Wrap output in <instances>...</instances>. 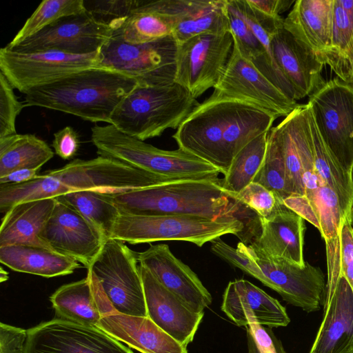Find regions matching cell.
I'll list each match as a JSON object with an SVG mask.
<instances>
[{"label": "cell", "mask_w": 353, "mask_h": 353, "mask_svg": "<svg viewBox=\"0 0 353 353\" xmlns=\"http://www.w3.org/2000/svg\"><path fill=\"white\" fill-rule=\"evenodd\" d=\"M137 85L123 73L92 67L32 88L25 93L23 103L110 124L115 109Z\"/></svg>", "instance_id": "3957f363"}, {"label": "cell", "mask_w": 353, "mask_h": 353, "mask_svg": "<svg viewBox=\"0 0 353 353\" xmlns=\"http://www.w3.org/2000/svg\"><path fill=\"white\" fill-rule=\"evenodd\" d=\"M350 180H351V182H352V186H353V166L351 169V171L350 172Z\"/></svg>", "instance_id": "f5cc1de1"}, {"label": "cell", "mask_w": 353, "mask_h": 353, "mask_svg": "<svg viewBox=\"0 0 353 353\" xmlns=\"http://www.w3.org/2000/svg\"><path fill=\"white\" fill-rule=\"evenodd\" d=\"M271 47L276 63L295 92L296 101L310 97L325 83L321 74L324 65L283 24L273 33Z\"/></svg>", "instance_id": "d4e9b609"}, {"label": "cell", "mask_w": 353, "mask_h": 353, "mask_svg": "<svg viewBox=\"0 0 353 353\" xmlns=\"http://www.w3.org/2000/svg\"><path fill=\"white\" fill-rule=\"evenodd\" d=\"M137 253L123 242L106 241L90 267L121 314L148 316Z\"/></svg>", "instance_id": "30bf717a"}, {"label": "cell", "mask_w": 353, "mask_h": 353, "mask_svg": "<svg viewBox=\"0 0 353 353\" xmlns=\"http://www.w3.org/2000/svg\"><path fill=\"white\" fill-rule=\"evenodd\" d=\"M268 132L260 134L246 144L234 156L221 180L222 188L233 196L253 182L265 158Z\"/></svg>", "instance_id": "d590c367"}, {"label": "cell", "mask_w": 353, "mask_h": 353, "mask_svg": "<svg viewBox=\"0 0 353 353\" xmlns=\"http://www.w3.org/2000/svg\"><path fill=\"white\" fill-rule=\"evenodd\" d=\"M137 259L140 265L194 312L204 313L211 304L212 297L198 276L172 254L168 245H150L137 253Z\"/></svg>", "instance_id": "d6986e66"}, {"label": "cell", "mask_w": 353, "mask_h": 353, "mask_svg": "<svg viewBox=\"0 0 353 353\" xmlns=\"http://www.w3.org/2000/svg\"><path fill=\"white\" fill-rule=\"evenodd\" d=\"M52 146L55 154L62 159H71L80 147L79 134L72 127H64L54 134Z\"/></svg>", "instance_id": "ee69618b"}, {"label": "cell", "mask_w": 353, "mask_h": 353, "mask_svg": "<svg viewBox=\"0 0 353 353\" xmlns=\"http://www.w3.org/2000/svg\"><path fill=\"white\" fill-rule=\"evenodd\" d=\"M56 200L40 237L53 250L74 259L88 269L106 241L76 210Z\"/></svg>", "instance_id": "ac0fdd59"}, {"label": "cell", "mask_w": 353, "mask_h": 353, "mask_svg": "<svg viewBox=\"0 0 353 353\" xmlns=\"http://www.w3.org/2000/svg\"><path fill=\"white\" fill-rule=\"evenodd\" d=\"M110 195L119 213L125 214L242 220L240 217L250 210L227 192L219 179L181 180Z\"/></svg>", "instance_id": "277c9868"}, {"label": "cell", "mask_w": 353, "mask_h": 353, "mask_svg": "<svg viewBox=\"0 0 353 353\" xmlns=\"http://www.w3.org/2000/svg\"><path fill=\"white\" fill-rule=\"evenodd\" d=\"M53 156L48 143L34 134L0 137V178L18 170H39Z\"/></svg>", "instance_id": "d6a6232c"}, {"label": "cell", "mask_w": 353, "mask_h": 353, "mask_svg": "<svg viewBox=\"0 0 353 353\" xmlns=\"http://www.w3.org/2000/svg\"><path fill=\"white\" fill-rule=\"evenodd\" d=\"M212 94L252 103L277 118L287 117L301 105L243 58L234 45L226 68Z\"/></svg>", "instance_id": "2e32d148"}, {"label": "cell", "mask_w": 353, "mask_h": 353, "mask_svg": "<svg viewBox=\"0 0 353 353\" xmlns=\"http://www.w3.org/2000/svg\"><path fill=\"white\" fill-rule=\"evenodd\" d=\"M97 327L141 353H188L181 345L148 316L116 312L102 317Z\"/></svg>", "instance_id": "484cf974"}, {"label": "cell", "mask_w": 353, "mask_h": 353, "mask_svg": "<svg viewBox=\"0 0 353 353\" xmlns=\"http://www.w3.org/2000/svg\"><path fill=\"white\" fill-rule=\"evenodd\" d=\"M248 353H261L255 339L249 329L247 328Z\"/></svg>", "instance_id": "f907efd6"}, {"label": "cell", "mask_w": 353, "mask_h": 353, "mask_svg": "<svg viewBox=\"0 0 353 353\" xmlns=\"http://www.w3.org/2000/svg\"><path fill=\"white\" fill-rule=\"evenodd\" d=\"M85 11L83 0H43L6 47H14L63 17Z\"/></svg>", "instance_id": "8d00e7d4"}, {"label": "cell", "mask_w": 353, "mask_h": 353, "mask_svg": "<svg viewBox=\"0 0 353 353\" xmlns=\"http://www.w3.org/2000/svg\"><path fill=\"white\" fill-rule=\"evenodd\" d=\"M85 3L89 5L85 4L88 11L98 20L111 26L116 30L137 8L140 1L110 0Z\"/></svg>", "instance_id": "f35d334b"}, {"label": "cell", "mask_w": 353, "mask_h": 353, "mask_svg": "<svg viewBox=\"0 0 353 353\" xmlns=\"http://www.w3.org/2000/svg\"><path fill=\"white\" fill-rule=\"evenodd\" d=\"M277 117L252 103L212 94L190 114L172 137L182 148L226 174L234 156L269 132Z\"/></svg>", "instance_id": "6da1fadb"}, {"label": "cell", "mask_w": 353, "mask_h": 353, "mask_svg": "<svg viewBox=\"0 0 353 353\" xmlns=\"http://www.w3.org/2000/svg\"><path fill=\"white\" fill-rule=\"evenodd\" d=\"M91 140L99 156L154 174L186 179H217L214 165L179 148L165 150L127 135L114 125H95Z\"/></svg>", "instance_id": "8992f818"}, {"label": "cell", "mask_w": 353, "mask_h": 353, "mask_svg": "<svg viewBox=\"0 0 353 353\" xmlns=\"http://www.w3.org/2000/svg\"><path fill=\"white\" fill-rule=\"evenodd\" d=\"M114 29L89 11L63 17L36 34L9 48L19 52L59 51L85 54L99 51Z\"/></svg>", "instance_id": "9a60e30c"}, {"label": "cell", "mask_w": 353, "mask_h": 353, "mask_svg": "<svg viewBox=\"0 0 353 353\" xmlns=\"http://www.w3.org/2000/svg\"><path fill=\"white\" fill-rule=\"evenodd\" d=\"M99 50L85 54L59 51L0 50V70L14 88L26 93L72 73L97 67Z\"/></svg>", "instance_id": "7c38bea8"}, {"label": "cell", "mask_w": 353, "mask_h": 353, "mask_svg": "<svg viewBox=\"0 0 353 353\" xmlns=\"http://www.w3.org/2000/svg\"><path fill=\"white\" fill-rule=\"evenodd\" d=\"M177 43L172 34L141 44H131L113 34L99 50L97 67L123 73L138 84L156 86L174 81Z\"/></svg>", "instance_id": "ba28073f"}, {"label": "cell", "mask_w": 353, "mask_h": 353, "mask_svg": "<svg viewBox=\"0 0 353 353\" xmlns=\"http://www.w3.org/2000/svg\"><path fill=\"white\" fill-rule=\"evenodd\" d=\"M36 170L22 169L10 172L0 178V184L21 183L32 180L37 174Z\"/></svg>", "instance_id": "681fc988"}, {"label": "cell", "mask_w": 353, "mask_h": 353, "mask_svg": "<svg viewBox=\"0 0 353 353\" xmlns=\"http://www.w3.org/2000/svg\"><path fill=\"white\" fill-rule=\"evenodd\" d=\"M8 279V273L6 270L3 269V268H1V272H0V281L1 282H3L7 281Z\"/></svg>", "instance_id": "816d5d0a"}, {"label": "cell", "mask_w": 353, "mask_h": 353, "mask_svg": "<svg viewBox=\"0 0 353 353\" xmlns=\"http://www.w3.org/2000/svg\"><path fill=\"white\" fill-rule=\"evenodd\" d=\"M200 103L183 86L137 85L115 109L110 124L141 141L178 129Z\"/></svg>", "instance_id": "5b68a950"}, {"label": "cell", "mask_w": 353, "mask_h": 353, "mask_svg": "<svg viewBox=\"0 0 353 353\" xmlns=\"http://www.w3.org/2000/svg\"><path fill=\"white\" fill-rule=\"evenodd\" d=\"M148 316L181 345L192 341L204 313L192 310L139 265Z\"/></svg>", "instance_id": "44dd1931"}, {"label": "cell", "mask_w": 353, "mask_h": 353, "mask_svg": "<svg viewBox=\"0 0 353 353\" xmlns=\"http://www.w3.org/2000/svg\"><path fill=\"white\" fill-rule=\"evenodd\" d=\"M253 182L272 191L282 201L292 194L288 180L282 147L274 127L268 132L265 158Z\"/></svg>", "instance_id": "74e56055"}, {"label": "cell", "mask_w": 353, "mask_h": 353, "mask_svg": "<svg viewBox=\"0 0 353 353\" xmlns=\"http://www.w3.org/2000/svg\"><path fill=\"white\" fill-rule=\"evenodd\" d=\"M110 194L84 190L70 192L56 199L76 210L108 241L120 214Z\"/></svg>", "instance_id": "836d02e7"}, {"label": "cell", "mask_w": 353, "mask_h": 353, "mask_svg": "<svg viewBox=\"0 0 353 353\" xmlns=\"http://www.w3.org/2000/svg\"><path fill=\"white\" fill-rule=\"evenodd\" d=\"M181 180L188 179L154 174L101 156L90 160L74 159L31 181L0 184V212L5 214L19 203L56 198L77 191L119 194Z\"/></svg>", "instance_id": "7a4b0ae2"}, {"label": "cell", "mask_w": 353, "mask_h": 353, "mask_svg": "<svg viewBox=\"0 0 353 353\" xmlns=\"http://www.w3.org/2000/svg\"><path fill=\"white\" fill-rule=\"evenodd\" d=\"M348 353H353V350H351V351H350V352H348Z\"/></svg>", "instance_id": "11a10c76"}, {"label": "cell", "mask_w": 353, "mask_h": 353, "mask_svg": "<svg viewBox=\"0 0 353 353\" xmlns=\"http://www.w3.org/2000/svg\"><path fill=\"white\" fill-rule=\"evenodd\" d=\"M253 334L261 353H286L281 341L276 339L270 327L259 324L246 326Z\"/></svg>", "instance_id": "bcb514c9"}, {"label": "cell", "mask_w": 353, "mask_h": 353, "mask_svg": "<svg viewBox=\"0 0 353 353\" xmlns=\"http://www.w3.org/2000/svg\"><path fill=\"white\" fill-rule=\"evenodd\" d=\"M334 0H296L283 20L285 29L315 54L325 51L332 37Z\"/></svg>", "instance_id": "4316f807"}, {"label": "cell", "mask_w": 353, "mask_h": 353, "mask_svg": "<svg viewBox=\"0 0 353 353\" xmlns=\"http://www.w3.org/2000/svg\"><path fill=\"white\" fill-rule=\"evenodd\" d=\"M27 330L0 323V353H24Z\"/></svg>", "instance_id": "f6af8a7d"}, {"label": "cell", "mask_w": 353, "mask_h": 353, "mask_svg": "<svg viewBox=\"0 0 353 353\" xmlns=\"http://www.w3.org/2000/svg\"><path fill=\"white\" fill-rule=\"evenodd\" d=\"M245 229L238 218L214 220L193 215H132L120 214L110 239L130 244L164 241L192 243L202 247L225 234L239 238Z\"/></svg>", "instance_id": "52a82bcc"}, {"label": "cell", "mask_w": 353, "mask_h": 353, "mask_svg": "<svg viewBox=\"0 0 353 353\" xmlns=\"http://www.w3.org/2000/svg\"><path fill=\"white\" fill-rule=\"evenodd\" d=\"M56 201V198L28 201L10 208L1 219L0 247L28 245L51 249L40 235L52 214Z\"/></svg>", "instance_id": "83f0119b"}, {"label": "cell", "mask_w": 353, "mask_h": 353, "mask_svg": "<svg viewBox=\"0 0 353 353\" xmlns=\"http://www.w3.org/2000/svg\"><path fill=\"white\" fill-rule=\"evenodd\" d=\"M234 197L262 218L270 216L282 202L274 192L256 182L250 183Z\"/></svg>", "instance_id": "ab89813d"}, {"label": "cell", "mask_w": 353, "mask_h": 353, "mask_svg": "<svg viewBox=\"0 0 353 353\" xmlns=\"http://www.w3.org/2000/svg\"><path fill=\"white\" fill-rule=\"evenodd\" d=\"M237 247L260 268L265 278L263 284L279 293L286 302L307 312L321 309L326 281L319 268L307 262L300 267L283 259L269 257L242 241Z\"/></svg>", "instance_id": "4fadbf2b"}, {"label": "cell", "mask_w": 353, "mask_h": 353, "mask_svg": "<svg viewBox=\"0 0 353 353\" xmlns=\"http://www.w3.org/2000/svg\"><path fill=\"white\" fill-rule=\"evenodd\" d=\"M113 34L131 44L152 42L172 34L174 22L170 16L140 6Z\"/></svg>", "instance_id": "e575fe53"}, {"label": "cell", "mask_w": 353, "mask_h": 353, "mask_svg": "<svg viewBox=\"0 0 353 353\" xmlns=\"http://www.w3.org/2000/svg\"><path fill=\"white\" fill-rule=\"evenodd\" d=\"M323 316L309 353H348L353 350V292L336 269L327 270Z\"/></svg>", "instance_id": "e0dca14e"}, {"label": "cell", "mask_w": 353, "mask_h": 353, "mask_svg": "<svg viewBox=\"0 0 353 353\" xmlns=\"http://www.w3.org/2000/svg\"><path fill=\"white\" fill-rule=\"evenodd\" d=\"M283 203L302 219L313 225L319 231L320 230L318 216L310 201L305 195L292 194L284 199Z\"/></svg>", "instance_id": "7dc6e473"}, {"label": "cell", "mask_w": 353, "mask_h": 353, "mask_svg": "<svg viewBox=\"0 0 353 353\" xmlns=\"http://www.w3.org/2000/svg\"><path fill=\"white\" fill-rule=\"evenodd\" d=\"M352 221H342L339 230V264L341 275L347 280L353 292V235Z\"/></svg>", "instance_id": "7bdbcfd3"}, {"label": "cell", "mask_w": 353, "mask_h": 353, "mask_svg": "<svg viewBox=\"0 0 353 353\" xmlns=\"http://www.w3.org/2000/svg\"><path fill=\"white\" fill-rule=\"evenodd\" d=\"M256 11L270 17H278L294 3V0H246Z\"/></svg>", "instance_id": "c3c4849f"}, {"label": "cell", "mask_w": 353, "mask_h": 353, "mask_svg": "<svg viewBox=\"0 0 353 353\" xmlns=\"http://www.w3.org/2000/svg\"><path fill=\"white\" fill-rule=\"evenodd\" d=\"M227 12L234 45L241 55L286 96L296 101L295 92L276 63L272 51L267 50L252 32L236 0H227Z\"/></svg>", "instance_id": "f1b7e54d"}, {"label": "cell", "mask_w": 353, "mask_h": 353, "mask_svg": "<svg viewBox=\"0 0 353 353\" xmlns=\"http://www.w3.org/2000/svg\"><path fill=\"white\" fill-rule=\"evenodd\" d=\"M352 213H353V209H352ZM352 235H353V227H352Z\"/></svg>", "instance_id": "db71d44e"}, {"label": "cell", "mask_w": 353, "mask_h": 353, "mask_svg": "<svg viewBox=\"0 0 353 353\" xmlns=\"http://www.w3.org/2000/svg\"><path fill=\"white\" fill-rule=\"evenodd\" d=\"M0 261L14 271L46 278L70 274L81 267L74 259L53 250L28 245L0 247Z\"/></svg>", "instance_id": "f546056e"}, {"label": "cell", "mask_w": 353, "mask_h": 353, "mask_svg": "<svg viewBox=\"0 0 353 353\" xmlns=\"http://www.w3.org/2000/svg\"><path fill=\"white\" fill-rule=\"evenodd\" d=\"M307 105L314 167L323 181L337 194L344 216L352 222L353 186L350 175L343 170L323 140Z\"/></svg>", "instance_id": "1f68e13d"}, {"label": "cell", "mask_w": 353, "mask_h": 353, "mask_svg": "<svg viewBox=\"0 0 353 353\" xmlns=\"http://www.w3.org/2000/svg\"><path fill=\"white\" fill-rule=\"evenodd\" d=\"M24 353H134L96 326L55 318L27 330Z\"/></svg>", "instance_id": "5bb4252c"}, {"label": "cell", "mask_w": 353, "mask_h": 353, "mask_svg": "<svg viewBox=\"0 0 353 353\" xmlns=\"http://www.w3.org/2000/svg\"><path fill=\"white\" fill-rule=\"evenodd\" d=\"M223 298L222 311L238 326L259 324L272 328L290 322L278 300L247 280L230 282Z\"/></svg>", "instance_id": "7402d4cb"}, {"label": "cell", "mask_w": 353, "mask_h": 353, "mask_svg": "<svg viewBox=\"0 0 353 353\" xmlns=\"http://www.w3.org/2000/svg\"><path fill=\"white\" fill-rule=\"evenodd\" d=\"M316 57L353 87V0H334L330 43Z\"/></svg>", "instance_id": "4dcf8cb0"}, {"label": "cell", "mask_w": 353, "mask_h": 353, "mask_svg": "<svg viewBox=\"0 0 353 353\" xmlns=\"http://www.w3.org/2000/svg\"><path fill=\"white\" fill-rule=\"evenodd\" d=\"M307 104L323 140L350 175L353 166V87L334 78L309 97Z\"/></svg>", "instance_id": "9c48e42d"}, {"label": "cell", "mask_w": 353, "mask_h": 353, "mask_svg": "<svg viewBox=\"0 0 353 353\" xmlns=\"http://www.w3.org/2000/svg\"><path fill=\"white\" fill-rule=\"evenodd\" d=\"M13 88L0 72V137L17 134L16 119L25 107L17 99Z\"/></svg>", "instance_id": "60d3db41"}, {"label": "cell", "mask_w": 353, "mask_h": 353, "mask_svg": "<svg viewBox=\"0 0 353 353\" xmlns=\"http://www.w3.org/2000/svg\"><path fill=\"white\" fill-rule=\"evenodd\" d=\"M258 219L260 233L250 245L265 256L303 267L304 219L283 201L270 216Z\"/></svg>", "instance_id": "603a6c76"}, {"label": "cell", "mask_w": 353, "mask_h": 353, "mask_svg": "<svg viewBox=\"0 0 353 353\" xmlns=\"http://www.w3.org/2000/svg\"><path fill=\"white\" fill-rule=\"evenodd\" d=\"M140 6L171 17L177 45L196 35L230 31L227 0L141 1Z\"/></svg>", "instance_id": "ffe728a7"}, {"label": "cell", "mask_w": 353, "mask_h": 353, "mask_svg": "<svg viewBox=\"0 0 353 353\" xmlns=\"http://www.w3.org/2000/svg\"><path fill=\"white\" fill-rule=\"evenodd\" d=\"M50 300L57 318L88 326L97 327L102 317L118 312L90 269L85 278L63 285Z\"/></svg>", "instance_id": "cb8c5ba5"}, {"label": "cell", "mask_w": 353, "mask_h": 353, "mask_svg": "<svg viewBox=\"0 0 353 353\" xmlns=\"http://www.w3.org/2000/svg\"><path fill=\"white\" fill-rule=\"evenodd\" d=\"M233 46L230 31L196 35L177 45L174 81L197 99L218 83Z\"/></svg>", "instance_id": "8fae6325"}, {"label": "cell", "mask_w": 353, "mask_h": 353, "mask_svg": "<svg viewBox=\"0 0 353 353\" xmlns=\"http://www.w3.org/2000/svg\"><path fill=\"white\" fill-rule=\"evenodd\" d=\"M211 243V250L213 253L262 283H264L265 278L261 270L243 250L239 247L234 248L220 238Z\"/></svg>", "instance_id": "b9f144b4"}]
</instances>
